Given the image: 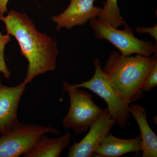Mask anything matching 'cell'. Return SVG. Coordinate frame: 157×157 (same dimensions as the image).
<instances>
[{
	"mask_svg": "<svg viewBox=\"0 0 157 157\" xmlns=\"http://www.w3.org/2000/svg\"><path fill=\"white\" fill-rule=\"evenodd\" d=\"M0 20L5 23L7 34L17 40L21 55L28 62L25 83L55 70L59 53L57 44L51 37L39 32L29 15L12 10L6 16L0 17Z\"/></svg>",
	"mask_w": 157,
	"mask_h": 157,
	"instance_id": "6da1fadb",
	"label": "cell"
},
{
	"mask_svg": "<svg viewBox=\"0 0 157 157\" xmlns=\"http://www.w3.org/2000/svg\"><path fill=\"white\" fill-rule=\"evenodd\" d=\"M157 53L152 56L138 54L124 56L119 51L109 54L102 70L116 92L128 104L143 98L142 84L157 62Z\"/></svg>",
	"mask_w": 157,
	"mask_h": 157,
	"instance_id": "7a4b0ae2",
	"label": "cell"
},
{
	"mask_svg": "<svg viewBox=\"0 0 157 157\" xmlns=\"http://www.w3.org/2000/svg\"><path fill=\"white\" fill-rule=\"evenodd\" d=\"M63 91L67 92L70 101V107L62 121L66 129L73 128L74 134L78 135L90 128L103 113L104 109L93 101V96L85 90L80 89L65 81Z\"/></svg>",
	"mask_w": 157,
	"mask_h": 157,
	"instance_id": "3957f363",
	"label": "cell"
},
{
	"mask_svg": "<svg viewBox=\"0 0 157 157\" xmlns=\"http://www.w3.org/2000/svg\"><path fill=\"white\" fill-rule=\"evenodd\" d=\"M90 25L96 39L107 40L117 48L123 56L133 54L151 56L157 53V43L139 39L135 36V32L127 23L124 30H119L100 21L98 18L90 21Z\"/></svg>",
	"mask_w": 157,
	"mask_h": 157,
	"instance_id": "277c9868",
	"label": "cell"
},
{
	"mask_svg": "<svg viewBox=\"0 0 157 157\" xmlns=\"http://www.w3.org/2000/svg\"><path fill=\"white\" fill-rule=\"evenodd\" d=\"M93 63L95 72L92 78L73 86L88 89L102 98L107 104V109L116 123L120 128L123 129L128 124L129 119L132 116L129 104L116 92L102 70L100 59L95 58L93 59Z\"/></svg>",
	"mask_w": 157,
	"mask_h": 157,
	"instance_id": "5b68a950",
	"label": "cell"
},
{
	"mask_svg": "<svg viewBox=\"0 0 157 157\" xmlns=\"http://www.w3.org/2000/svg\"><path fill=\"white\" fill-rule=\"evenodd\" d=\"M61 132L51 127L19 123L14 130L0 137V157H18L24 154L43 134Z\"/></svg>",
	"mask_w": 157,
	"mask_h": 157,
	"instance_id": "8992f818",
	"label": "cell"
},
{
	"mask_svg": "<svg viewBox=\"0 0 157 157\" xmlns=\"http://www.w3.org/2000/svg\"><path fill=\"white\" fill-rule=\"evenodd\" d=\"M116 124L107 108L90 127L87 135L79 142H74L69 147L68 157L94 156L95 151L101 141L110 133L112 127Z\"/></svg>",
	"mask_w": 157,
	"mask_h": 157,
	"instance_id": "52a82bcc",
	"label": "cell"
},
{
	"mask_svg": "<svg viewBox=\"0 0 157 157\" xmlns=\"http://www.w3.org/2000/svg\"><path fill=\"white\" fill-rule=\"evenodd\" d=\"M95 0H70L69 6L58 15H54L52 20L56 24L57 30L70 29L77 26H83L101 14L102 8L94 6Z\"/></svg>",
	"mask_w": 157,
	"mask_h": 157,
	"instance_id": "ba28073f",
	"label": "cell"
},
{
	"mask_svg": "<svg viewBox=\"0 0 157 157\" xmlns=\"http://www.w3.org/2000/svg\"><path fill=\"white\" fill-rule=\"evenodd\" d=\"M27 84L23 82L15 86H8L0 81V134L14 130L20 123L17 113L20 101Z\"/></svg>",
	"mask_w": 157,
	"mask_h": 157,
	"instance_id": "9c48e42d",
	"label": "cell"
},
{
	"mask_svg": "<svg viewBox=\"0 0 157 157\" xmlns=\"http://www.w3.org/2000/svg\"><path fill=\"white\" fill-rule=\"evenodd\" d=\"M141 150L140 135L132 139H124L118 138L109 133L96 148L94 155L102 157H118L133 152L138 153L141 151Z\"/></svg>",
	"mask_w": 157,
	"mask_h": 157,
	"instance_id": "30bf717a",
	"label": "cell"
},
{
	"mask_svg": "<svg viewBox=\"0 0 157 157\" xmlns=\"http://www.w3.org/2000/svg\"><path fill=\"white\" fill-rule=\"evenodd\" d=\"M129 111L139 126L142 145V157H157V137L147 122V114L143 106L131 103Z\"/></svg>",
	"mask_w": 157,
	"mask_h": 157,
	"instance_id": "8fae6325",
	"label": "cell"
},
{
	"mask_svg": "<svg viewBox=\"0 0 157 157\" xmlns=\"http://www.w3.org/2000/svg\"><path fill=\"white\" fill-rule=\"evenodd\" d=\"M71 137L70 132L56 138H49L43 134L23 157H58L70 144Z\"/></svg>",
	"mask_w": 157,
	"mask_h": 157,
	"instance_id": "7c38bea8",
	"label": "cell"
},
{
	"mask_svg": "<svg viewBox=\"0 0 157 157\" xmlns=\"http://www.w3.org/2000/svg\"><path fill=\"white\" fill-rule=\"evenodd\" d=\"M98 18L102 22L116 28L126 23L125 20L121 15L117 0H107Z\"/></svg>",
	"mask_w": 157,
	"mask_h": 157,
	"instance_id": "4fadbf2b",
	"label": "cell"
},
{
	"mask_svg": "<svg viewBox=\"0 0 157 157\" xmlns=\"http://www.w3.org/2000/svg\"><path fill=\"white\" fill-rule=\"evenodd\" d=\"M11 36L9 34L3 35L0 32V72L3 73L7 79L11 77V73L6 65L5 57V50L6 45L11 42Z\"/></svg>",
	"mask_w": 157,
	"mask_h": 157,
	"instance_id": "5bb4252c",
	"label": "cell"
},
{
	"mask_svg": "<svg viewBox=\"0 0 157 157\" xmlns=\"http://www.w3.org/2000/svg\"><path fill=\"white\" fill-rule=\"evenodd\" d=\"M157 86V62L151 68L145 76L142 84L141 89L143 91L148 92L151 91Z\"/></svg>",
	"mask_w": 157,
	"mask_h": 157,
	"instance_id": "9a60e30c",
	"label": "cell"
},
{
	"mask_svg": "<svg viewBox=\"0 0 157 157\" xmlns=\"http://www.w3.org/2000/svg\"><path fill=\"white\" fill-rule=\"evenodd\" d=\"M135 32L140 35L144 34H149L150 36L152 37L157 43V25H156L152 27H142L140 26H137L135 29Z\"/></svg>",
	"mask_w": 157,
	"mask_h": 157,
	"instance_id": "2e32d148",
	"label": "cell"
},
{
	"mask_svg": "<svg viewBox=\"0 0 157 157\" xmlns=\"http://www.w3.org/2000/svg\"><path fill=\"white\" fill-rule=\"evenodd\" d=\"M10 0H0V17H3L8 11V5Z\"/></svg>",
	"mask_w": 157,
	"mask_h": 157,
	"instance_id": "e0dca14e",
	"label": "cell"
}]
</instances>
